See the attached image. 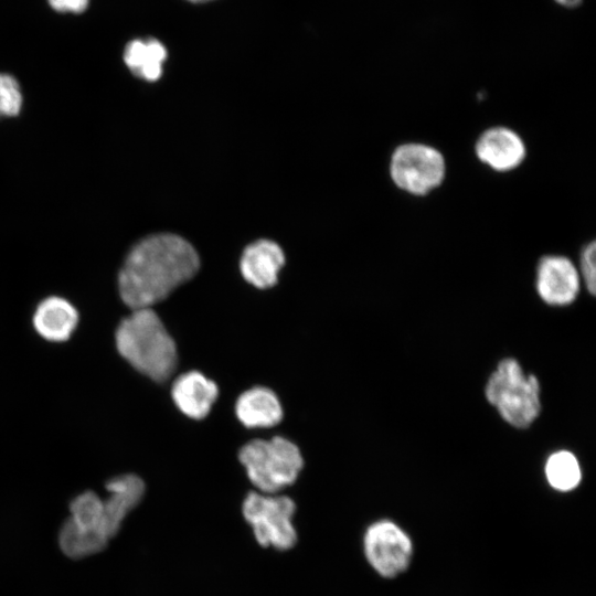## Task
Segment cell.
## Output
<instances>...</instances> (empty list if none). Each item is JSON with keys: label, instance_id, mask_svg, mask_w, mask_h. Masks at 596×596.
<instances>
[{"label": "cell", "instance_id": "cell-16", "mask_svg": "<svg viewBox=\"0 0 596 596\" xmlns=\"http://www.w3.org/2000/svg\"><path fill=\"white\" fill-rule=\"evenodd\" d=\"M73 525L107 542L109 536L105 525L103 499L94 491H85L70 503V518Z\"/></svg>", "mask_w": 596, "mask_h": 596}, {"label": "cell", "instance_id": "cell-9", "mask_svg": "<svg viewBox=\"0 0 596 596\" xmlns=\"http://www.w3.org/2000/svg\"><path fill=\"white\" fill-rule=\"evenodd\" d=\"M475 151L481 162L499 172L517 168L526 155L521 137L507 127L485 130L476 141Z\"/></svg>", "mask_w": 596, "mask_h": 596}, {"label": "cell", "instance_id": "cell-7", "mask_svg": "<svg viewBox=\"0 0 596 596\" xmlns=\"http://www.w3.org/2000/svg\"><path fill=\"white\" fill-rule=\"evenodd\" d=\"M363 550L366 561L377 574L393 578L407 570L413 543L400 525L390 520H380L366 529Z\"/></svg>", "mask_w": 596, "mask_h": 596}, {"label": "cell", "instance_id": "cell-17", "mask_svg": "<svg viewBox=\"0 0 596 596\" xmlns=\"http://www.w3.org/2000/svg\"><path fill=\"white\" fill-rule=\"evenodd\" d=\"M545 476L552 488L570 491L578 486L582 471L577 458L572 453L560 450L549 457Z\"/></svg>", "mask_w": 596, "mask_h": 596}, {"label": "cell", "instance_id": "cell-20", "mask_svg": "<svg viewBox=\"0 0 596 596\" xmlns=\"http://www.w3.org/2000/svg\"><path fill=\"white\" fill-rule=\"evenodd\" d=\"M595 254H596V243L595 241H592L587 245L584 246L581 253V275L584 284L587 288V290L595 295L596 292V260H595Z\"/></svg>", "mask_w": 596, "mask_h": 596}, {"label": "cell", "instance_id": "cell-5", "mask_svg": "<svg viewBox=\"0 0 596 596\" xmlns=\"http://www.w3.org/2000/svg\"><path fill=\"white\" fill-rule=\"evenodd\" d=\"M242 512L260 546L287 551L297 543L292 521L296 504L291 498L251 491L243 501Z\"/></svg>", "mask_w": 596, "mask_h": 596}, {"label": "cell", "instance_id": "cell-18", "mask_svg": "<svg viewBox=\"0 0 596 596\" xmlns=\"http://www.w3.org/2000/svg\"><path fill=\"white\" fill-rule=\"evenodd\" d=\"M108 542L84 532L66 520L58 531V545L71 558H83L102 552Z\"/></svg>", "mask_w": 596, "mask_h": 596}, {"label": "cell", "instance_id": "cell-13", "mask_svg": "<svg viewBox=\"0 0 596 596\" xmlns=\"http://www.w3.org/2000/svg\"><path fill=\"white\" fill-rule=\"evenodd\" d=\"M78 322L75 307L66 299L57 296L42 300L33 315V326L36 332L49 341L67 340Z\"/></svg>", "mask_w": 596, "mask_h": 596}, {"label": "cell", "instance_id": "cell-22", "mask_svg": "<svg viewBox=\"0 0 596 596\" xmlns=\"http://www.w3.org/2000/svg\"><path fill=\"white\" fill-rule=\"evenodd\" d=\"M188 1L193 2V3H201V2H206L211 0H188Z\"/></svg>", "mask_w": 596, "mask_h": 596}, {"label": "cell", "instance_id": "cell-11", "mask_svg": "<svg viewBox=\"0 0 596 596\" xmlns=\"http://www.w3.org/2000/svg\"><path fill=\"white\" fill-rule=\"evenodd\" d=\"M284 263L285 256L281 248L272 241L260 240L244 251L241 273L255 287L268 288L277 283L278 273Z\"/></svg>", "mask_w": 596, "mask_h": 596}, {"label": "cell", "instance_id": "cell-2", "mask_svg": "<svg viewBox=\"0 0 596 596\" xmlns=\"http://www.w3.org/2000/svg\"><path fill=\"white\" fill-rule=\"evenodd\" d=\"M115 341L120 355L153 381H166L175 370V343L151 308L134 309L123 319Z\"/></svg>", "mask_w": 596, "mask_h": 596}, {"label": "cell", "instance_id": "cell-14", "mask_svg": "<svg viewBox=\"0 0 596 596\" xmlns=\"http://www.w3.org/2000/svg\"><path fill=\"white\" fill-rule=\"evenodd\" d=\"M236 415L247 427H270L280 422L283 408L273 391L253 387L238 397Z\"/></svg>", "mask_w": 596, "mask_h": 596}, {"label": "cell", "instance_id": "cell-1", "mask_svg": "<svg viewBox=\"0 0 596 596\" xmlns=\"http://www.w3.org/2000/svg\"><path fill=\"white\" fill-rule=\"evenodd\" d=\"M199 265L195 249L182 237L149 236L130 251L120 269V297L132 310L151 308L191 279Z\"/></svg>", "mask_w": 596, "mask_h": 596}, {"label": "cell", "instance_id": "cell-4", "mask_svg": "<svg viewBox=\"0 0 596 596\" xmlns=\"http://www.w3.org/2000/svg\"><path fill=\"white\" fill-rule=\"evenodd\" d=\"M240 460L252 483L264 493L292 485L304 465L298 447L279 436L249 441L242 447Z\"/></svg>", "mask_w": 596, "mask_h": 596}, {"label": "cell", "instance_id": "cell-12", "mask_svg": "<svg viewBox=\"0 0 596 596\" xmlns=\"http://www.w3.org/2000/svg\"><path fill=\"white\" fill-rule=\"evenodd\" d=\"M178 408L187 416L201 419L205 417L217 397L216 384L196 371L180 375L171 390Z\"/></svg>", "mask_w": 596, "mask_h": 596}, {"label": "cell", "instance_id": "cell-8", "mask_svg": "<svg viewBox=\"0 0 596 596\" xmlns=\"http://www.w3.org/2000/svg\"><path fill=\"white\" fill-rule=\"evenodd\" d=\"M536 291L551 306L572 304L581 287V277L573 262L561 255L543 256L536 267Z\"/></svg>", "mask_w": 596, "mask_h": 596}, {"label": "cell", "instance_id": "cell-19", "mask_svg": "<svg viewBox=\"0 0 596 596\" xmlns=\"http://www.w3.org/2000/svg\"><path fill=\"white\" fill-rule=\"evenodd\" d=\"M22 105V94L17 79L4 73H0V117L15 116Z\"/></svg>", "mask_w": 596, "mask_h": 596}, {"label": "cell", "instance_id": "cell-21", "mask_svg": "<svg viewBox=\"0 0 596 596\" xmlns=\"http://www.w3.org/2000/svg\"><path fill=\"white\" fill-rule=\"evenodd\" d=\"M49 4L58 12L81 13L86 10L89 0H47Z\"/></svg>", "mask_w": 596, "mask_h": 596}, {"label": "cell", "instance_id": "cell-23", "mask_svg": "<svg viewBox=\"0 0 596 596\" xmlns=\"http://www.w3.org/2000/svg\"><path fill=\"white\" fill-rule=\"evenodd\" d=\"M581 2V0H572V6H576Z\"/></svg>", "mask_w": 596, "mask_h": 596}, {"label": "cell", "instance_id": "cell-10", "mask_svg": "<svg viewBox=\"0 0 596 596\" xmlns=\"http://www.w3.org/2000/svg\"><path fill=\"white\" fill-rule=\"evenodd\" d=\"M107 497L103 499L105 525L109 539L120 530L128 513L135 509L145 494V483L132 473L117 476L106 483Z\"/></svg>", "mask_w": 596, "mask_h": 596}, {"label": "cell", "instance_id": "cell-15", "mask_svg": "<svg viewBox=\"0 0 596 596\" xmlns=\"http://www.w3.org/2000/svg\"><path fill=\"white\" fill-rule=\"evenodd\" d=\"M166 58L167 50L156 39L132 40L124 52V61L131 73L148 82H155L161 76Z\"/></svg>", "mask_w": 596, "mask_h": 596}, {"label": "cell", "instance_id": "cell-6", "mask_svg": "<svg viewBox=\"0 0 596 596\" xmlns=\"http://www.w3.org/2000/svg\"><path fill=\"white\" fill-rule=\"evenodd\" d=\"M446 163L434 147L407 142L391 156L390 174L397 188L414 195H425L444 180Z\"/></svg>", "mask_w": 596, "mask_h": 596}, {"label": "cell", "instance_id": "cell-3", "mask_svg": "<svg viewBox=\"0 0 596 596\" xmlns=\"http://www.w3.org/2000/svg\"><path fill=\"white\" fill-rule=\"evenodd\" d=\"M485 394L500 416L511 426L526 428L541 411L540 383L526 375L512 358L501 360L489 376Z\"/></svg>", "mask_w": 596, "mask_h": 596}]
</instances>
